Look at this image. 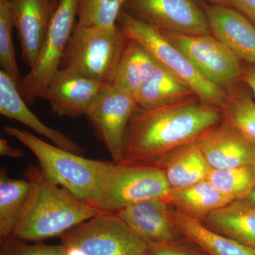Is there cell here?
I'll return each mask as SVG.
<instances>
[{
  "mask_svg": "<svg viewBox=\"0 0 255 255\" xmlns=\"http://www.w3.org/2000/svg\"><path fill=\"white\" fill-rule=\"evenodd\" d=\"M147 255V253H143V254H136V255Z\"/></svg>",
  "mask_w": 255,
  "mask_h": 255,
  "instance_id": "cell-38",
  "label": "cell"
},
{
  "mask_svg": "<svg viewBox=\"0 0 255 255\" xmlns=\"http://www.w3.org/2000/svg\"><path fill=\"white\" fill-rule=\"evenodd\" d=\"M30 191L27 179L8 177L4 169L0 172V236L10 238L22 214Z\"/></svg>",
  "mask_w": 255,
  "mask_h": 255,
  "instance_id": "cell-24",
  "label": "cell"
},
{
  "mask_svg": "<svg viewBox=\"0 0 255 255\" xmlns=\"http://www.w3.org/2000/svg\"><path fill=\"white\" fill-rule=\"evenodd\" d=\"M230 6L239 11L255 26V0H231Z\"/></svg>",
  "mask_w": 255,
  "mask_h": 255,
  "instance_id": "cell-31",
  "label": "cell"
},
{
  "mask_svg": "<svg viewBox=\"0 0 255 255\" xmlns=\"http://www.w3.org/2000/svg\"><path fill=\"white\" fill-rule=\"evenodd\" d=\"M10 0H0V3L5 2V1H9Z\"/></svg>",
  "mask_w": 255,
  "mask_h": 255,
  "instance_id": "cell-37",
  "label": "cell"
},
{
  "mask_svg": "<svg viewBox=\"0 0 255 255\" xmlns=\"http://www.w3.org/2000/svg\"><path fill=\"white\" fill-rule=\"evenodd\" d=\"M241 82L251 90L255 102V65H250L248 68L243 69Z\"/></svg>",
  "mask_w": 255,
  "mask_h": 255,
  "instance_id": "cell-32",
  "label": "cell"
},
{
  "mask_svg": "<svg viewBox=\"0 0 255 255\" xmlns=\"http://www.w3.org/2000/svg\"><path fill=\"white\" fill-rule=\"evenodd\" d=\"M78 0H59L50 18L41 54L36 65L18 83L26 103H34L60 69L77 18Z\"/></svg>",
  "mask_w": 255,
  "mask_h": 255,
  "instance_id": "cell-8",
  "label": "cell"
},
{
  "mask_svg": "<svg viewBox=\"0 0 255 255\" xmlns=\"http://www.w3.org/2000/svg\"><path fill=\"white\" fill-rule=\"evenodd\" d=\"M210 31L241 60L255 65V26L230 5H201Z\"/></svg>",
  "mask_w": 255,
  "mask_h": 255,
  "instance_id": "cell-14",
  "label": "cell"
},
{
  "mask_svg": "<svg viewBox=\"0 0 255 255\" xmlns=\"http://www.w3.org/2000/svg\"><path fill=\"white\" fill-rule=\"evenodd\" d=\"M195 96L187 85L159 64L135 100L137 108L147 110L172 105Z\"/></svg>",
  "mask_w": 255,
  "mask_h": 255,
  "instance_id": "cell-23",
  "label": "cell"
},
{
  "mask_svg": "<svg viewBox=\"0 0 255 255\" xmlns=\"http://www.w3.org/2000/svg\"><path fill=\"white\" fill-rule=\"evenodd\" d=\"M221 110L224 120L255 142V102L253 97L238 86L228 92L226 105Z\"/></svg>",
  "mask_w": 255,
  "mask_h": 255,
  "instance_id": "cell-26",
  "label": "cell"
},
{
  "mask_svg": "<svg viewBox=\"0 0 255 255\" xmlns=\"http://www.w3.org/2000/svg\"><path fill=\"white\" fill-rule=\"evenodd\" d=\"M117 23L130 39L137 42L150 53L157 63L173 74L204 103L222 109L228 93L204 78L159 30L122 11Z\"/></svg>",
  "mask_w": 255,
  "mask_h": 255,
  "instance_id": "cell-5",
  "label": "cell"
},
{
  "mask_svg": "<svg viewBox=\"0 0 255 255\" xmlns=\"http://www.w3.org/2000/svg\"><path fill=\"white\" fill-rule=\"evenodd\" d=\"M124 3L125 0H78V24L86 27H115Z\"/></svg>",
  "mask_w": 255,
  "mask_h": 255,
  "instance_id": "cell-27",
  "label": "cell"
},
{
  "mask_svg": "<svg viewBox=\"0 0 255 255\" xmlns=\"http://www.w3.org/2000/svg\"><path fill=\"white\" fill-rule=\"evenodd\" d=\"M58 1H59V0H53V1H52V4H53V7H56L57 4H58Z\"/></svg>",
  "mask_w": 255,
  "mask_h": 255,
  "instance_id": "cell-36",
  "label": "cell"
},
{
  "mask_svg": "<svg viewBox=\"0 0 255 255\" xmlns=\"http://www.w3.org/2000/svg\"><path fill=\"white\" fill-rule=\"evenodd\" d=\"M52 1H53V0H51V2H52ZM52 6H53V4H52ZM53 9H54V8H53Z\"/></svg>",
  "mask_w": 255,
  "mask_h": 255,
  "instance_id": "cell-39",
  "label": "cell"
},
{
  "mask_svg": "<svg viewBox=\"0 0 255 255\" xmlns=\"http://www.w3.org/2000/svg\"><path fill=\"white\" fill-rule=\"evenodd\" d=\"M0 113L7 118L24 124L58 147L78 155L83 152V149L70 137L43 124L28 109L18 91L17 83L1 70H0Z\"/></svg>",
  "mask_w": 255,
  "mask_h": 255,
  "instance_id": "cell-17",
  "label": "cell"
},
{
  "mask_svg": "<svg viewBox=\"0 0 255 255\" xmlns=\"http://www.w3.org/2000/svg\"><path fill=\"white\" fill-rule=\"evenodd\" d=\"M4 132L34 154L42 173L80 200L90 202L104 161L85 158L48 142L25 130L6 126Z\"/></svg>",
  "mask_w": 255,
  "mask_h": 255,
  "instance_id": "cell-6",
  "label": "cell"
},
{
  "mask_svg": "<svg viewBox=\"0 0 255 255\" xmlns=\"http://www.w3.org/2000/svg\"><path fill=\"white\" fill-rule=\"evenodd\" d=\"M137 109L132 95L108 84L102 87L85 114L114 162L123 160L128 128Z\"/></svg>",
  "mask_w": 255,
  "mask_h": 255,
  "instance_id": "cell-10",
  "label": "cell"
},
{
  "mask_svg": "<svg viewBox=\"0 0 255 255\" xmlns=\"http://www.w3.org/2000/svg\"><path fill=\"white\" fill-rule=\"evenodd\" d=\"M170 190L155 164L104 162L89 203L102 212L115 213L139 201L166 199Z\"/></svg>",
  "mask_w": 255,
  "mask_h": 255,
  "instance_id": "cell-3",
  "label": "cell"
},
{
  "mask_svg": "<svg viewBox=\"0 0 255 255\" xmlns=\"http://www.w3.org/2000/svg\"><path fill=\"white\" fill-rule=\"evenodd\" d=\"M61 238L64 246L82 255L143 254L150 247L114 213L100 212Z\"/></svg>",
  "mask_w": 255,
  "mask_h": 255,
  "instance_id": "cell-7",
  "label": "cell"
},
{
  "mask_svg": "<svg viewBox=\"0 0 255 255\" xmlns=\"http://www.w3.org/2000/svg\"><path fill=\"white\" fill-rule=\"evenodd\" d=\"M246 200L251 201V202H253L255 204V189H253V191H252L251 195L248 196V198L246 199Z\"/></svg>",
  "mask_w": 255,
  "mask_h": 255,
  "instance_id": "cell-35",
  "label": "cell"
},
{
  "mask_svg": "<svg viewBox=\"0 0 255 255\" xmlns=\"http://www.w3.org/2000/svg\"><path fill=\"white\" fill-rule=\"evenodd\" d=\"M147 255H197L172 244L150 245Z\"/></svg>",
  "mask_w": 255,
  "mask_h": 255,
  "instance_id": "cell-30",
  "label": "cell"
},
{
  "mask_svg": "<svg viewBox=\"0 0 255 255\" xmlns=\"http://www.w3.org/2000/svg\"><path fill=\"white\" fill-rule=\"evenodd\" d=\"M130 38L121 26L86 27L76 23L60 69H67L105 85L113 84L119 61Z\"/></svg>",
  "mask_w": 255,
  "mask_h": 255,
  "instance_id": "cell-4",
  "label": "cell"
},
{
  "mask_svg": "<svg viewBox=\"0 0 255 255\" xmlns=\"http://www.w3.org/2000/svg\"><path fill=\"white\" fill-rule=\"evenodd\" d=\"M162 33L187 56L204 78L227 93L241 82L243 72L241 60L211 33Z\"/></svg>",
  "mask_w": 255,
  "mask_h": 255,
  "instance_id": "cell-9",
  "label": "cell"
},
{
  "mask_svg": "<svg viewBox=\"0 0 255 255\" xmlns=\"http://www.w3.org/2000/svg\"><path fill=\"white\" fill-rule=\"evenodd\" d=\"M23 63L33 68L41 54L52 14L51 0H10Z\"/></svg>",
  "mask_w": 255,
  "mask_h": 255,
  "instance_id": "cell-15",
  "label": "cell"
},
{
  "mask_svg": "<svg viewBox=\"0 0 255 255\" xmlns=\"http://www.w3.org/2000/svg\"><path fill=\"white\" fill-rule=\"evenodd\" d=\"M222 110L193 97L172 105L137 109L124 145V163H147L195 142L221 122Z\"/></svg>",
  "mask_w": 255,
  "mask_h": 255,
  "instance_id": "cell-1",
  "label": "cell"
},
{
  "mask_svg": "<svg viewBox=\"0 0 255 255\" xmlns=\"http://www.w3.org/2000/svg\"><path fill=\"white\" fill-rule=\"evenodd\" d=\"M0 155L11 157H21L24 152L19 149L13 148L4 138L0 139Z\"/></svg>",
  "mask_w": 255,
  "mask_h": 255,
  "instance_id": "cell-33",
  "label": "cell"
},
{
  "mask_svg": "<svg viewBox=\"0 0 255 255\" xmlns=\"http://www.w3.org/2000/svg\"><path fill=\"white\" fill-rule=\"evenodd\" d=\"M105 84L81 74L59 69L40 95L53 113L70 118L85 116Z\"/></svg>",
  "mask_w": 255,
  "mask_h": 255,
  "instance_id": "cell-12",
  "label": "cell"
},
{
  "mask_svg": "<svg viewBox=\"0 0 255 255\" xmlns=\"http://www.w3.org/2000/svg\"><path fill=\"white\" fill-rule=\"evenodd\" d=\"M0 255H67V251L63 244L28 245L24 241L10 237L1 240Z\"/></svg>",
  "mask_w": 255,
  "mask_h": 255,
  "instance_id": "cell-29",
  "label": "cell"
},
{
  "mask_svg": "<svg viewBox=\"0 0 255 255\" xmlns=\"http://www.w3.org/2000/svg\"><path fill=\"white\" fill-rule=\"evenodd\" d=\"M158 65L143 46L130 39L119 61L113 85L135 98Z\"/></svg>",
  "mask_w": 255,
  "mask_h": 255,
  "instance_id": "cell-22",
  "label": "cell"
},
{
  "mask_svg": "<svg viewBox=\"0 0 255 255\" xmlns=\"http://www.w3.org/2000/svg\"><path fill=\"white\" fill-rule=\"evenodd\" d=\"M14 27L9 1L0 3V65L1 70L9 75L16 83L21 79V73L16 61L12 40Z\"/></svg>",
  "mask_w": 255,
  "mask_h": 255,
  "instance_id": "cell-28",
  "label": "cell"
},
{
  "mask_svg": "<svg viewBox=\"0 0 255 255\" xmlns=\"http://www.w3.org/2000/svg\"><path fill=\"white\" fill-rule=\"evenodd\" d=\"M196 142L212 169L255 165V142L224 119Z\"/></svg>",
  "mask_w": 255,
  "mask_h": 255,
  "instance_id": "cell-13",
  "label": "cell"
},
{
  "mask_svg": "<svg viewBox=\"0 0 255 255\" xmlns=\"http://www.w3.org/2000/svg\"><path fill=\"white\" fill-rule=\"evenodd\" d=\"M166 200L176 209L199 220L206 219L213 211L233 201L207 179L187 187L171 189Z\"/></svg>",
  "mask_w": 255,
  "mask_h": 255,
  "instance_id": "cell-21",
  "label": "cell"
},
{
  "mask_svg": "<svg viewBox=\"0 0 255 255\" xmlns=\"http://www.w3.org/2000/svg\"><path fill=\"white\" fill-rule=\"evenodd\" d=\"M210 228L255 250V204L234 201L205 219Z\"/></svg>",
  "mask_w": 255,
  "mask_h": 255,
  "instance_id": "cell-20",
  "label": "cell"
},
{
  "mask_svg": "<svg viewBox=\"0 0 255 255\" xmlns=\"http://www.w3.org/2000/svg\"><path fill=\"white\" fill-rule=\"evenodd\" d=\"M206 179L233 201L246 200L255 187V165L211 168Z\"/></svg>",
  "mask_w": 255,
  "mask_h": 255,
  "instance_id": "cell-25",
  "label": "cell"
},
{
  "mask_svg": "<svg viewBox=\"0 0 255 255\" xmlns=\"http://www.w3.org/2000/svg\"><path fill=\"white\" fill-rule=\"evenodd\" d=\"M166 199L139 201L114 213L150 245L172 244L177 231Z\"/></svg>",
  "mask_w": 255,
  "mask_h": 255,
  "instance_id": "cell-16",
  "label": "cell"
},
{
  "mask_svg": "<svg viewBox=\"0 0 255 255\" xmlns=\"http://www.w3.org/2000/svg\"><path fill=\"white\" fill-rule=\"evenodd\" d=\"M206 1L209 4H214L230 5L231 2V0H206Z\"/></svg>",
  "mask_w": 255,
  "mask_h": 255,
  "instance_id": "cell-34",
  "label": "cell"
},
{
  "mask_svg": "<svg viewBox=\"0 0 255 255\" xmlns=\"http://www.w3.org/2000/svg\"><path fill=\"white\" fill-rule=\"evenodd\" d=\"M177 231L211 255H255V250L204 226L199 219L180 210L169 209Z\"/></svg>",
  "mask_w": 255,
  "mask_h": 255,
  "instance_id": "cell-18",
  "label": "cell"
},
{
  "mask_svg": "<svg viewBox=\"0 0 255 255\" xmlns=\"http://www.w3.org/2000/svg\"><path fill=\"white\" fill-rule=\"evenodd\" d=\"M123 10L162 32L211 33L204 9L196 0H125Z\"/></svg>",
  "mask_w": 255,
  "mask_h": 255,
  "instance_id": "cell-11",
  "label": "cell"
},
{
  "mask_svg": "<svg viewBox=\"0 0 255 255\" xmlns=\"http://www.w3.org/2000/svg\"><path fill=\"white\" fill-rule=\"evenodd\" d=\"M161 161L166 179L171 189H182L205 180L211 167L196 142H190L171 151Z\"/></svg>",
  "mask_w": 255,
  "mask_h": 255,
  "instance_id": "cell-19",
  "label": "cell"
},
{
  "mask_svg": "<svg viewBox=\"0 0 255 255\" xmlns=\"http://www.w3.org/2000/svg\"><path fill=\"white\" fill-rule=\"evenodd\" d=\"M24 177L30 183L29 194L11 238L40 241L61 237L102 212L66 189H60L43 175L39 167L30 164Z\"/></svg>",
  "mask_w": 255,
  "mask_h": 255,
  "instance_id": "cell-2",
  "label": "cell"
}]
</instances>
